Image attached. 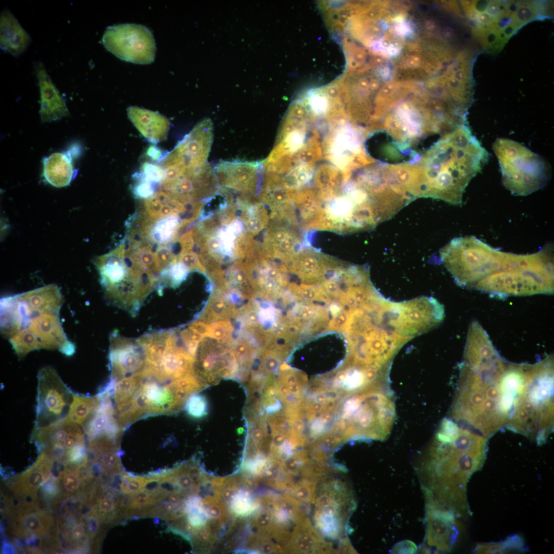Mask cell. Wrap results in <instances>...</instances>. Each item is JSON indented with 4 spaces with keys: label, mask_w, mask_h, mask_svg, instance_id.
Listing matches in <instances>:
<instances>
[{
    "label": "cell",
    "mask_w": 554,
    "mask_h": 554,
    "mask_svg": "<svg viewBox=\"0 0 554 554\" xmlns=\"http://www.w3.org/2000/svg\"><path fill=\"white\" fill-rule=\"evenodd\" d=\"M488 158L466 123L443 134L412 163L418 198L461 205L466 187Z\"/></svg>",
    "instance_id": "cell-1"
},
{
    "label": "cell",
    "mask_w": 554,
    "mask_h": 554,
    "mask_svg": "<svg viewBox=\"0 0 554 554\" xmlns=\"http://www.w3.org/2000/svg\"><path fill=\"white\" fill-rule=\"evenodd\" d=\"M499 379H487L464 363L451 409V419L488 438L504 427Z\"/></svg>",
    "instance_id": "cell-5"
},
{
    "label": "cell",
    "mask_w": 554,
    "mask_h": 554,
    "mask_svg": "<svg viewBox=\"0 0 554 554\" xmlns=\"http://www.w3.org/2000/svg\"><path fill=\"white\" fill-rule=\"evenodd\" d=\"M487 439L451 419L443 420L429 451L430 481L446 491H466L468 479L485 460Z\"/></svg>",
    "instance_id": "cell-3"
},
{
    "label": "cell",
    "mask_w": 554,
    "mask_h": 554,
    "mask_svg": "<svg viewBox=\"0 0 554 554\" xmlns=\"http://www.w3.org/2000/svg\"><path fill=\"white\" fill-rule=\"evenodd\" d=\"M348 318L347 312H342L337 315L332 323V327H340L345 324Z\"/></svg>",
    "instance_id": "cell-37"
},
{
    "label": "cell",
    "mask_w": 554,
    "mask_h": 554,
    "mask_svg": "<svg viewBox=\"0 0 554 554\" xmlns=\"http://www.w3.org/2000/svg\"><path fill=\"white\" fill-rule=\"evenodd\" d=\"M493 150L498 159L505 187L516 195L525 196L544 187L550 176L548 163L521 144L497 138Z\"/></svg>",
    "instance_id": "cell-8"
},
{
    "label": "cell",
    "mask_w": 554,
    "mask_h": 554,
    "mask_svg": "<svg viewBox=\"0 0 554 554\" xmlns=\"http://www.w3.org/2000/svg\"><path fill=\"white\" fill-rule=\"evenodd\" d=\"M127 113L135 127L149 141L157 143L166 138L170 123L162 115L135 106L129 107Z\"/></svg>",
    "instance_id": "cell-20"
},
{
    "label": "cell",
    "mask_w": 554,
    "mask_h": 554,
    "mask_svg": "<svg viewBox=\"0 0 554 554\" xmlns=\"http://www.w3.org/2000/svg\"><path fill=\"white\" fill-rule=\"evenodd\" d=\"M31 42L29 34L8 10L1 15V47L14 56L22 54Z\"/></svg>",
    "instance_id": "cell-21"
},
{
    "label": "cell",
    "mask_w": 554,
    "mask_h": 554,
    "mask_svg": "<svg viewBox=\"0 0 554 554\" xmlns=\"http://www.w3.org/2000/svg\"><path fill=\"white\" fill-rule=\"evenodd\" d=\"M144 177L152 182H161L165 175V170L161 166L146 163L142 167Z\"/></svg>",
    "instance_id": "cell-32"
},
{
    "label": "cell",
    "mask_w": 554,
    "mask_h": 554,
    "mask_svg": "<svg viewBox=\"0 0 554 554\" xmlns=\"http://www.w3.org/2000/svg\"><path fill=\"white\" fill-rule=\"evenodd\" d=\"M179 225V219L174 215L160 219L155 223L151 219L145 238L151 243L165 246L173 238Z\"/></svg>",
    "instance_id": "cell-24"
},
{
    "label": "cell",
    "mask_w": 554,
    "mask_h": 554,
    "mask_svg": "<svg viewBox=\"0 0 554 554\" xmlns=\"http://www.w3.org/2000/svg\"><path fill=\"white\" fill-rule=\"evenodd\" d=\"M61 306L38 292L4 298L1 304V331L19 358L41 349H57L70 356L75 352L60 319Z\"/></svg>",
    "instance_id": "cell-2"
},
{
    "label": "cell",
    "mask_w": 554,
    "mask_h": 554,
    "mask_svg": "<svg viewBox=\"0 0 554 554\" xmlns=\"http://www.w3.org/2000/svg\"><path fill=\"white\" fill-rule=\"evenodd\" d=\"M109 359L111 379L132 375L142 371L146 364L143 348L137 340L113 332L110 336Z\"/></svg>",
    "instance_id": "cell-13"
},
{
    "label": "cell",
    "mask_w": 554,
    "mask_h": 554,
    "mask_svg": "<svg viewBox=\"0 0 554 554\" xmlns=\"http://www.w3.org/2000/svg\"><path fill=\"white\" fill-rule=\"evenodd\" d=\"M35 71L39 87V113L42 121L51 122L67 116L69 111L65 101L41 62L35 64Z\"/></svg>",
    "instance_id": "cell-17"
},
{
    "label": "cell",
    "mask_w": 554,
    "mask_h": 554,
    "mask_svg": "<svg viewBox=\"0 0 554 554\" xmlns=\"http://www.w3.org/2000/svg\"><path fill=\"white\" fill-rule=\"evenodd\" d=\"M524 548L523 540L519 537L514 536L501 543L479 545L474 551L477 553H500V552L521 551H523Z\"/></svg>",
    "instance_id": "cell-28"
},
{
    "label": "cell",
    "mask_w": 554,
    "mask_h": 554,
    "mask_svg": "<svg viewBox=\"0 0 554 554\" xmlns=\"http://www.w3.org/2000/svg\"><path fill=\"white\" fill-rule=\"evenodd\" d=\"M250 500L246 493H241L233 501L232 509L237 513H245L249 511L250 507Z\"/></svg>",
    "instance_id": "cell-34"
},
{
    "label": "cell",
    "mask_w": 554,
    "mask_h": 554,
    "mask_svg": "<svg viewBox=\"0 0 554 554\" xmlns=\"http://www.w3.org/2000/svg\"><path fill=\"white\" fill-rule=\"evenodd\" d=\"M36 418L34 428L48 426L68 414L73 393L54 368L47 366L37 374Z\"/></svg>",
    "instance_id": "cell-11"
},
{
    "label": "cell",
    "mask_w": 554,
    "mask_h": 554,
    "mask_svg": "<svg viewBox=\"0 0 554 554\" xmlns=\"http://www.w3.org/2000/svg\"><path fill=\"white\" fill-rule=\"evenodd\" d=\"M247 226L249 229L253 231H257L260 227L259 221L256 219L250 220L248 222Z\"/></svg>",
    "instance_id": "cell-40"
},
{
    "label": "cell",
    "mask_w": 554,
    "mask_h": 554,
    "mask_svg": "<svg viewBox=\"0 0 554 554\" xmlns=\"http://www.w3.org/2000/svg\"><path fill=\"white\" fill-rule=\"evenodd\" d=\"M180 260L181 263L188 268H195L198 266L196 258L192 253L183 254L180 258Z\"/></svg>",
    "instance_id": "cell-36"
},
{
    "label": "cell",
    "mask_w": 554,
    "mask_h": 554,
    "mask_svg": "<svg viewBox=\"0 0 554 554\" xmlns=\"http://www.w3.org/2000/svg\"><path fill=\"white\" fill-rule=\"evenodd\" d=\"M427 497V543L439 550L449 551L458 534L453 513L445 510L432 495Z\"/></svg>",
    "instance_id": "cell-15"
},
{
    "label": "cell",
    "mask_w": 554,
    "mask_h": 554,
    "mask_svg": "<svg viewBox=\"0 0 554 554\" xmlns=\"http://www.w3.org/2000/svg\"><path fill=\"white\" fill-rule=\"evenodd\" d=\"M417 550V547L413 542L405 540L395 545L391 552L395 553H413Z\"/></svg>",
    "instance_id": "cell-35"
},
{
    "label": "cell",
    "mask_w": 554,
    "mask_h": 554,
    "mask_svg": "<svg viewBox=\"0 0 554 554\" xmlns=\"http://www.w3.org/2000/svg\"><path fill=\"white\" fill-rule=\"evenodd\" d=\"M132 496L133 502L130 508V509L132 510L149 505L160 501L143 488L134 493H132Z\"/></svg>",
    "instance_id": "cell-31"
},
{
    "label": "cell",
    "mask_w": 554,
    "mask_h": 554,
    "mask_svg": "<svg viewBox=\"0 0 554 554\" xmlns=\"http://www.w3.org/2000/svg\"><path fill=\"white\" fill-rule=\"evenodd\" d=\"M212 124L209 119L199 123L169 155L186 166L207 162L212 142Z\"/></svg>",
    "instance_id": "cell-14"
},
{
    "label": "cell",
    "mask_w": 554,
    "mask_h": 554,
    "mask_svg": "<svg viewBox=\"0 0 554 554\" xmlns=\"http://www.w3.org/2000/svg\"><path fill=\"white\" fill-rule=\"evenodd\" d=\"M553 427V361L530 365L525 386L506 428L543 444Z\"/></svg>",
    "instance_id": "cell-6"
},
{
    "label": "cell",
    "mask_w": 554,
    "mask_h": 554,
    "mask_svg": "<svg viewBox=\"0 0 554 554\" xmlns=\"http://www.w3.org/2000/svg\"><path fill=\"white\" fill-rule=\"evenodd\" d=\"M102 42L108 51L122 60L146 64L154 60L155 41L152 32L144 26L124 24L110 26Z\"/></svg>",
    "instance_id": "cell-10"
},
{
    "label": "cell",
    "mask_w": 554,
    "mask_h": 554,
    "mask_svg": "<svg viewBox=\"0 0 554 554\" xmlns=\"http://www.w3.org/2000/svg\"><path fill=\"white\" fill-rule=\"evenodd\" d=\"M124 246L95 259L108 300L134 314L157 280L154 274L132 267L125 259Z\"/></svg>",
    "instance_id": "cell-7"
},
{
    "label": "cell",
    "mask_w": 554,
    "mask_h": 554,
    "mask_svg": "<svg viewBox=\"0 0 554 554\" xmlns=\"http://www.w3.org/2000/svg\"><path fill=\"white\" fill-rule=\"evenodd\" d=\"M121 485V491L125 494L134 493L143 488L148 478L143 477H131L127 473L123 474Z\"/></svg>",
    "instance_id": "cell-30"
},
{
    "label": "cell",
    "mask_w": 554,
    "mask_h": 554,
    "mask_svg": "<svg viewBox=\"0 0 554 554\" xmlns=\"http://www.w3.org/2000/svg\"><path fill=\"white\" fill-rule=\"evenodd\" d=\"M143 201L142 211L152 219H161L174 215L182 208L181 200L163 190L154 192L152 195Z\"/></svg>",
    "instance_id": "cell-23"
},
{
    "label": "cell",
    "mask_w": 554,
    "mask_h": 554,
    "mask_svg": "<svg viewBox=\"0 0 554 554\" xmlns=\"http://www.w3.org/2000/svg\"><path fill=\"white\" fill-rule=\"evenodd\" d=\"M81 467L68 466L58 481L63 497L76 494L83 491L85 485L81 473Z\"/></svg>",
    "instance_id": "cell-27"
},
{
    "label": "cell",
    "mask_w": 554,
    "mask_h": 554,
    "mask_svg": "<svg viewBox=\"0 0 554 554\" xmlns=\"http://www.w3.org/2000/svg\"><path fill=\"white\" fill-rule=\"evenodd\" d=\"M463 362L481 376L487 378L498 377L507 362L502 359L486 331L477 321L470 325L464 352Z\"/></svg>",
    "instance_id": "cell-12"
},
{
    "label": "cell",
    "mask_w": 554,
    "mask_h": 554,
    "mask_svg": "<svg viewBox=\"0 0 554 554\" xmlns=\"http://www.w3.org/2000/svg\"><path fill=\"white\" fill-rule=\"evenodd\" d=\"M35 462L26 470L8 482L7 486L14 492H29L37 494V490L50 478L52 460L43 451Z\"/></svg>",
    "instance_id": "cell-19"
},
{
    "label": "cell",
    "mask_w": 554,
    "mask_h": 554,
    "mask_svg": "<svg viewBox=\"0 0 554 554\" xmlns=\"http://www.w3.org/2000/svg\"><path fill=\"white\" fill-rule=\"evenodd\" d=\"M175 339L174 332L168 330L146 334L137 339L145 352L144 369L147 372H151L158 367L167 349Z\"/></svg>",
    "instance_id": "cell-22"
},
{
    "label": "cell",
    "mask_w": 554,
    "mask_h": 554,
    "mask_svg": "<svg viewBox=\"0 0 554 554\" xmlns=\"http://www.w3.org/2000/svg\"><path fill=\"white\" fill-rule=\"evenodd\" d=\"M461 8L473 38L486 51H500L522 27L548 14L547 5L531 1H466Z\"/></svg>",
    "instance_id": "cell-4"
},
{
    "label": "cell",
    "mask_w": 554,
    "mask_h": 554,
    "mask_svg": "<svg viewBox=\"0 0 554 554\" xmlns=\"http://www.w3.org/2000/svg\"><path fill=\"white\" fill-rule=\"evenodd\" d=\"M134 191L138 197L145 199L154 193V189L151 182L143 177L135 187Z\"/></svg>",
    "instance_id": "cell-33"
},
{
    "label": "cell",
    "mask_w": 554,
    "mask_h": 554,
    "mask_svg": "<svg viewBox=\"0 0 554 554\" xmlns=\"http://www.w3.org/2000/svg\"><path fill=\"white\" fill-rule=\"evenodd\" d=\"M168 500L170 503L177 505L180 502L181 498L176 492H173L169 494Z\"/></svg>",
    "instance_id": "cell-41"
},
{
    "label": "cell",
    "mask_w": 554,
    "mask_h": 554,
    "mask_svg": "<svg viewBox=\"0 0 554 554\" xmlns=\"http://www.w3.org/2000/svg\"><path fill=\"white\" fill-rule=\"evenodd\" d=\"M143 380L141 371L131 376L126 377L117 380L110 379L113 383L111 389V397L116 405L131 399L140 387Z\"/></svg>",
    "instance_id": "cell-26"
},
{
    "label": "cell",
    "mask_w": 554,
    "mask_h": 554,
    "mask_svg": "<svg viewBox=\"0 0 554 554\" xmlns=\"http://www.w3.org/2000/svg\"><path fill=\"white\" fill-rule=\"evenodd\" d=\"M100 402L96 395L90 397L73 394V399L65 418L82 426L93 413Z\"/></svg>",
    "instance_id": "cell-25"
},
{
    "label": "cell",
    "mask_w": 554,
    "mask_h": 554,
    "mask_svg": "<svg viewBox=\"0 0 554 554\" xmlns=\"http://www.w3.org/2000/svg\"><path fill=\"white\" fill-rule=\"evenodd\" d=\"M553 260L539 255L523 266L492 274L478 282L473 289L498 297L551 294Z\"/></svg>",
    "instance_id": "cell-9"
},
{
    "label": "cell",
    "mask_w": 554,
    "mask_h": 554,
    "mask_svg": "<svg viewBox=\"0 0 554 554\" xmlns=\"http://www.w3.org/2000/svg\"><path fill=\"white\" fill-rule=\"evenodd\" d=\"M148 155L153 160H159L162 156V152L155 147H150L147 151Z\"/></svg>",
    "instance_id": "cell-38"
},
{
    "label": "cell",
    "mask_w": 554,
    "mask_h": 554,
    "mask_svg": "<svg viewBox=\"0 0 554 554\" xmlns=\"http://www.w3.org/2000/svg\"><path fill=\"white\" fill-rule=\"evenodd\" d=\"M209 247L212 250H217L221 246V242L216 239H212L209 242Z\"/></svg>",
    "instance_id": "cell-42"
},
{
    "label": "cell",
    "mask_w": 554,
    "mask_h": 554,
    "mask_svg": "<svg viewBox=\"0 0 554 554\" xmlns=\"http://www.w3.org/2000/svg\"><path fill=\"white\" fill-rule=\"evenodd\" d=\"M12 532L16 538H41L57 531L56 521L50 511L36 508L23 512L13 518Z\"/></svg>",
    "instance_id": "cell-18"
},
{
    "label": "cell",
    "mask_w": 554,
    "mask_h": 554,
    "mask_svg": "<svg viewBox=\"0 0 554 554\" xmlns=\"http://www.w3.org/2000/svg\"><path fill=\"white\" fill-rule=\"evenodd\" d=\"M3 553H15V551L14 547L6 540L4 539L2 544Z\"/></svg>",
    "instance_id": "cell-39"
},
{
    "label": "cell",
    "mask_w": 554,
    "mask_h": 554,
    "mask_svg": "<svg viewBox=\"0 0 554 554\" xmlns=\"http://www.w3.org/2000/svg\"><path fill=\"white\" fill-rule=\"evenodd\" d=\"M164 507L167 512H170L173 510L175 508V505L170 502H167L165 503Z\"/></svg>",
    "instance_id": "cell-43"
},
{
    "label": "cell",
    "mask_w": 554,
    "mask_h": 554,
    "mask_svg": "<svg viewBox=\"0 0 554 554\" xmlns=\"http://www.w3.org/2000/svg\"><path fill=\"white\" fill-rule=\"evenodd\" d=\"M185 409L187 414L193 418L200 419L208 413V403L203 395L194 393L187 399Z\"/></svg>",
    "instance_id": "cell-29"
},
{
    "label": "cell",
    "mask_w": 554,
    "mask_h": 554,
    "mask_svg": "<svg viewBox=\"0 0 554 554\" xmlns=\"http://www.w3.org/2000/svg\"><path fill=\"white\" fill-rule=\"evenodd\" d=\"M80 145L71 146L68 150L55 152L43 160V175L45 180L56 187L69 185L75 178L78 169L74 168L73 159L81 153Z\"/></svg>",
    "instance_id": "cell-16"
}]
</instances>
